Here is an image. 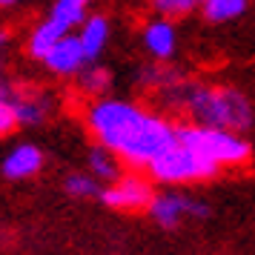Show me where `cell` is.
Masks as SVG:
<instances>
[{
	"mask_svg": "<svg viewBox=\"0 0 255 255\" xmlns=\"http://www.w3.org/2000/svg\"><path fill=\"white\" fill-rule=\"evenodd\" d=\"M247 9V0H204V14L212 23H224V20H232L244 14Z\"/></svg>",
	"mask_w": 255,
	"mask_h": 255,
	"instance_id": "13",
	"label": "cell"
},
{
	"mask_svg": "<svg viewBox=\"0 0 255 255\" xmlns=\"http://www.w3.org/2000/svg\"><path fill=\"white\" fill-rule=\"evenodd\" d=\"M81 3H83V6H86V3H92V0H81Z\"/></svg>",
	"mask_w": 255,
	"mask_h": 255,
	"instance_id": "22",
	"label": "cell"
},
{
	"mask_svg": "<svg viewBox=\"0 0 255 255\" xmlns=\"http://www.w3.org/2000/svg\"><path fill=\"white\" fill-rule=\"evenodd\" d=\"M98 198L109 209H118V212H140V209H149L155 192H152V184L146 178L129 172V175H118L106 189H101Z\"/></svg>",
	"mask_w": 255,
	"mask_h": 255,
	"instance_id": "5",
	"label": "cell"
},
{
	"mask_svg": "<svg viewBox=\"0 0 255 255\" xmlns=\"http://www.w3.org/2000/svg\"><path fill=\"white\" fill-rule=\"evenodd\" d=\"M86 124L98 143L112 149L129 166H149L175 143V127L127 101H98L86 112Z\"/></svg>",
	"mask_w": 255,
	"mask_h": 255,
	"instance_id": "1",
	"label": "cell"
},
{
	"mask_svg": "<svg viewBox=\"0 0 255 255\" xmlns=\"http://www.w3.org/2000/svg\"><path fill=\"white\" fill-rule=\"evenodd\" d=\"M198 0H152L155 12L166 17V20H178V17H186V14L195 9Z\"/></svg>",
	"mask_w": 255,
	"mask_h": 255,
	"instance_id": "16",
	"label": "cell"
},
{
	"mask_svg": "<svg viewBox=\"0 0 255 255\" xmlns=\"http://www.w3.org/2000/svg\"><path fill=\"white\" fill-rule=\"evenodd\" d=\"M17 0H0V6H14Z\"/></svg>",
	"mask_w": 255,
	"mask_h": 255,
	"instance_id": "21",
	"label": "cell"
},
{
	"mask_svg": "<svg viewBox=\"0 0 255 255\" xmlns=\"http://www.w3.org/2000/svg\"><path fill=\"white\" fill-rule=\"evenodd\" d=\"M14 104V118H17V127H32L43 118V109L35 101H12Z\"/></svg>",
	"mask_w": 255,
	"mask_h": 255,
	"instance_id": "18",
	"label": "cell"
},
{
	"mask_svg": "<svg viewBox=\"0 0 255 255\" xmlns=\"http://www.w3.org/2000/svg\"><path fill=\"white\" fill-rule=\"evenodd\" d=\"M66 32H69V29H66L63 23H58L55 17H49V20H43V23H37L35 32H32V37H29V55L43 60V55H46L49 49L55 46Z\"/></svg>",
	"mask_w": 255,
	"mask_h": 255,
	"instance_id": "11",
	"label": "cell"
},
{
	"mask_svg": "<svg viewBox=\"0 0 255 255\" xmlns=\"http://www.w3.org/2000/svg\"><path fill=\"white\" fill-rule=\"evenodd\" d=\"M207 204H201L195 198H184V195H175V192H166V195H155L149 204V215L161 227L172 230L178 221L184 215H192V218H207Z\"/></svg>",
	"mask_w": 255,
	"mask_h": 255,
	"instance_id": "6",
	"label": "cell"
},
{
	"mask_svg": "<svg viewBox=\"0 0 255 255\" xmlns=\"http://www.w3.org/2000/svg\"><path fill=\"white\" fill-rule=\"evenodd\" d=\"M17 127V118H14V104L6 98V92H0V135H9Z\"/></svg>",
	"mask_w": 255,
	"mask_h": 255,
	"instance_id": "19",
	"label": "cell"
},
{
	"mask_svg": "<svg viewBox=\"0 0 255 255\" xmlns=\"http://www.w3.org/2000/svg\"><path fill=\"white\" fill-rule=\"evenodd\" d=\"M66 192L75 198H98L101 195V184H98V178L92 175H69L66 178Z\"/></svg>",
	"mask_w": 255,
	"mask_h": 255,
	"instance_id": "15",
	"label": "cell"
},
{
	"mask_svg": "<svg viewBox=\"0 0 255 255\" xmlns=\"http://www.w3.org/2000/svg\"><path fill=\"white\" fill-rule=\"evenodd\" d=\"M6 43H9V32H6V29H0V49L6 46Z\"/></svg>",
	"mask_w": 255,
	"mask_h": 255,
	"instance_id": "20",
	"label": "cell"
},
{
	"mask_svg": "<svg viewBox=\"0 0 255 255\" xmlns=\"http://www.w3.org/2000/svg\"><path fill=\"white\" fill-rule=\"evenodd\" d=\"M109 81H112V75H109V69H104V66H92V69H86L81 75V86L86 92H106Z\"/></svg>",
	"mask_w": 255,
	"mask_h": 255,
	"instance_id": "17",
	"label": "cell"
},
{
	"mask_svg": "<svg viewBox=\"0 0 255 255\" xmlns=\"http://www.w3.org/2000/svg\"><path fill=\"white\" fill-rule=\"evenodd\" d=\"M89 169L98 181H115L118 178V155L112 149H106L104 143L95 146L89 152Z\"/></svg>",
	"mask_w": 255,
	"mask_h": 255,
	"instance_id": "12",
	"label": "cell"
},
{
	"mask_svg": "<svg viewBox=\"0 0 255 255\" xmlns=\"http://www.w3.org/2000/svg\"><path fill=\"white\" fill-rule=\"evenodd\" d=\"M0 92H3V86H0Z\"/></svg>",
	"mask_w": 255,
	"mask_h": 255,
	"instance_id": "23",
	"label": "cell"
},
{
	"mask_svg": "<svg viewBox=\"0 0 255 255\" xmlns=\"http://www.w3.org/2000/svg\"><path fill=\"white\" fill-rule=\"evenodd\" d=\"M81 43H83V55L86 60H98V55L104 52L106 40H109V20L104 14H92L83 20V29H81Z\"/></svg>",
	"mask_w": 255,
	"mask_h": 255,
	"instance_id": "10",
	"label": "cell"
},
{
	"mask_svg": "<svg viewBox=\"0 0 255 255\" xmlns=\"http://www.w3.org/2000/svg\"><path fill=\"white\" fill-rule=\"evenodd\" d=\"M143 46L149 49V55L158 58V60L172 58L175 55V29H172V23H169L166 17L146 23V29H143Z\"/></svg>",
	"mask_w": 255,
	"mask_h": 255,
	"instance_id": "9",
	"label": "cell"
},
{
	"mask_svg": "<svg viewBox=\"0 0 255 255\" xmlns=\"http://www.w3.org/2000/svg\"><path fill=\"white\" fill-rule=\"evenodd\" d=\"M43 63H46L49 69L55 72V75H75V72L81 69L83 63H86V55H83V43L78 35H66L60 37L55 46L49 49L46 55H43Z\"/></svg>",
	"mask_w": 255,
	"mask_h": 255,
	"instance_id": "7",
	"label": "cell"
},
{
	"mask_svg": "<svg viewBox=\"0 0 255 255\" xmlns=\"http://www.w3.org/2000/svg\"><path fill=\"white\" fill-rule=\"evenodd\" d=\"M43 166V152L37 149L35 143H20L14 146L6 161H3V175L9 181H23V178H32Z\"/></svg>",
	"mask_w": 255,
	"mask_h": 255,
	"instance_id": "8",
	"label": "cell"
},
{
	"mask_svg": "<svg viewBox=\"0 0 255 255\" xmlns=\"http://www.w3.org/2000/svg\"><path fill=\"white\" fill-rule=\"evenodd\" d=\"M83 12H86V6H83L81 0H55V6H52V14H49V17H55L58 23H63L66 29H72V26H78V23L86 20Z\"/></svg>",
	"mask_w": 255,
	"mask_h": 255,
	"instance_id": "14",
	"label": "cell"
},
{
	"mask_svg": "<svg viewBox=\"0 0 255 255\" xmlns=\"http://www.w3.org/2000/svg\"><path fill=\"white\" fill-rule=\"evenodd\" d=\"M178 101L189 109V115L201 127H218L232 129V132H244L253 127V104L235 89L189 86Z\"/></svg>",
	"mask_w": 255,
	"mask_h": 255,
	"instance_id": "2",
	"label": "cell"
},
{
	"mask_svg": "<svg viewBox=\"0 0 255 255\" xmlns=\"http://www.w3.org/2000/svg\"><path fill=\"white\" fill-rule=\"evenodd\" d=\"M149 175L161 184H186V181H207V178H215L221 172V166L212 158L201 155L198 149L186 146L175 138L172 146L155 158V161L146 166Z\"/></svg>",
	"mask_w": 255,
	"mask_h": 255,
	"instance_id": "4",
	"label": "cell"
},
{
	"mask_svg": "<svg viewBox=\"0 0 255 255\" xmlns=\"http://www.w3.org/2000/svg\"><path fill=\"white\" fill-rule=\"evenodd\" d=\"M175 138L198 149L201 155H207L218 166H244L253 158V146L244 138H238V132L232 129H218V127H175Z\"/></svg>",
	"mask_w": 255,
	"mask_h": 255,
	"instance_id": "3",
	"label": "cell"
}]
</instances>
